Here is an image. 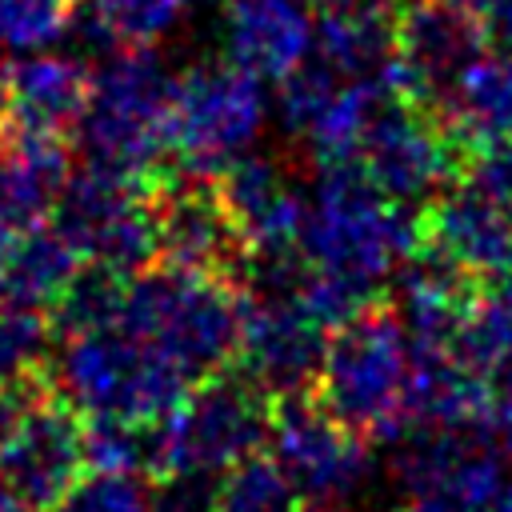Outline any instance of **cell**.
<instances>
[{
    "mask_svg": "<svg viewBox=\"0 0 512 512\" xmlns=\"http://www.w3.org/2000/svg\"><path fill=\"white\" fill-rule=\"evenodd\" d=\"M412 336L392 304H372L332 328L316 396L368 440H396L412 428Z\"/></svg>",
    "mask_w": 512,
    "mask_h": 512,
    "instance_id": "7a4b0ae2",
    "label": "cell"
},
{
    "mask_svg": "<svg viewBox=\"0 0 512 512\" xmlns=\"http://www.w3.org/2000/svg\"><path fill=\"white\" fill-rule=\"evenodd\" d=\"M268 120L260 76L236 60H196L176 76L172 92V156L184 176L216 180L252 152Z\"/></svg>",
    "mask_w": 512,
    "mask_h": 512,
    "instance_id": "52a82bcc",
    "label": "cell"
},
{
    "mask_svg": "<svg viewBox=\"0 0 512 512\" xmlns=\"http://www.w3.org/2000/svg\"><path fill=\"white\" fill-rule=\"evenodd\" d=\"M276 464L288 472L308 504H340L372 476V444L344 420H336L316 388L272 400L268 432Z\"/></svg>",
    "mask_w": 512,
    "mask_h": 512,
    "instance_id": "9c48e42d",
    "label": "cell"
},
{
    "mask_svg": "<svg viewBox=\"0 0 512 512\" xmlns=\"http://www.w3.org/2000/svg\"><path fill=\"white\" fill-rule=\"evenodd\" d=\"M488 284H492V296H496V300H504V304L512 308V264H508L500 276H492Z\"/></svg>",
    "mask_w": 512,
    "mask_h": 512,
    "instance_id": "74e56055",
    "label": "cell"
},
{
    "mask_svg": "<svg viewBox=\"0 0 512 512\" xmlns=\"http://www.w3.org/2000/svg\"><path fill=\"white\" fill-rule=\"evenodd\" d=\"M148 512H216V476L168 472L148 492Z\"/></svg>",
    "mask_w": 512,
    "mask_h": 512,
    "instance_id": "d6a6232c",
    "label": "cell"
},
{
    "mask_svg": "<svg viewBox=\"0 0 512 512\" xmlns=\"http://www.w3.org/2000/svg\"><path fill=\"white\" fill-rule=\"evenodd\" d=\"M84 468L152 472V424H132V420H116V416H88Z\"/></svg>",
    "mask_w": 512,
    "mask_h": 512,
    "instance_id": "83f0119b",
    "label": "cell"
},
{
    "mask_svg": "<svg viewBox=\"0 0 512 512\" xmlns=\"http://www.w3.org/2000/svg\"><path fill=\"white\" fill-rule=\"evenodd\" d=\"M504 208H508V216H512V192H508V196H504Z\"/></svg>",
    "mask_w": 512,
    "mask_h": 512,
    "instance_id": "b9f144b4",
    "label": "cell"
},
{
    "mask_svg": "<svg viewBox=\"0 0 512 512\" xmlns=\"http://www.w3.org/2000/svg\"><path fill=\"white\" fill-rule=\"evenodd\" d=\"M152 212H156V240L164 264L188 272H212L228 280L240 276L244 240L216 180L184 176V172L180 180H160L152 192Z\"/></svg>",
    "mask_w": 512,
    "mask_h": 512,
    "instance_id": "4fadbf2b",
    "label": "cell"
},
{
    "mask_svg": "<svg viewBox=\"0 0 512 512\" xmlns=\"http://www.w3.org/2000/svg\"><path fill=\"white\" fill-rule=\"evenodd\" d=\"M64 32H72V0H0V52H44Z\"/></svg>",
    "mask_w": 512,
    "mask_h": 512,
    "instance_id": "f1b7e54d",
    "label": "cell"
},
{
    "mask_svg": "<svg viewBox=\"0 0 512 512\" xmlns=\"http://www.w3.org/2000/svg\"><path fill=\"white\" fill-rule=\"evenodd\" d=\"M272 432V396L244 372H212L152 424V472L220 476Z\"/></svg>",
    "mask_w": 512,
    "mask_h": 512,
    "instance_id": "8992f818",
    "label": "cell"
},
{
    "mask_svg": "<svg viewBox=\"0 0 512 512\" xmlns=\"http://www.w3.org/2000/svg\"><path fill=\"white\" fill-rule=\"evenodd\" d=\"M388 96H396L388 80H344L336 96L328 100V108L320 112V120L304 136V148L312 152V160L316 164L356 160L360 140Z\"/></svg>",
    "mask_w": 512,
    "mask_h": 512,
    "instance_id": "603a6c76",
    "label": "cell"
},
{
    "mask_svg": "<svg viewBox=\"0 0 512 512\" xmlns=\"http://www.w3.org/2000/svg\"><path fill=\"white\" fill-rule=\"evenodd\" d=\"M128 280L132 276H124L108 264H96V260L80 264V272L68 280V288L48 308L52 332L64 340V336H84V332L120 324L124 300H128Z\"/></svg>",
    "mask_w": 512,
    "mask_h": 512,
    "instance_id": "d4e9b609",
    "label": "cell"
},
{
    "mask_svg": "<svg viewBox=\"0 0 512 512\" xmlns=\"http://www.w3.org/2000/svg\"><path fill=\"white\" fill-rule=\"evenodd\" d=\"M316 16L300 0H228L224 4V48L228 60L260 80H280L312 56Z\"/></svg>",
    "mask_w": 512,
    "mask_h": 512,
    "instance_id": "ac0fdd59",
    "label": "cell"
},
{
    "mask_svg": "<svg viewBox=\"0 0 512 512\" xmlns=\"http://www.w3.org/2000/svg\"><path fill=\"white\" fill-rule=\"evenodd\" d=\"M492 40L512 44V0H460Z\"/></svg>",
    "mask_w": 512,
    "mask_h": 512,
    "instance_id": "e575fe53",
    "label": "cell"
},
{
    "mask_svg": "<svg viewBox=\"0 0 512 512\" xmlns=\"http://www.w3.org/2000/svg\"><path fill=\"white\" fill-rule=\"evenodd\" d=\"M80 264H84L80 248L56 224L24 228L0 292L16 296L24 304H36V308H52V300L68 288V280L80 272Z\"/></svg>",
    "mask_w": 512,
    "mask_h": 512,
    "instance_id": "7402d4cb",
    "label": "cell"
},
{
    "mask_svg": "<svg viewBox=\"0 0 512 512\" xmlns=\"http://www.w3.org/2000/svg\"><path fill=\"white\" fill-rule=\"evenodd\" d=\"M184 4L188 0H88L76 32L96 48H152L180 24Z\"/></svg>",
    "mask_w": 512,
    "mask_h": 512,
    "instance_id": "cb8c5ba5",
    "label": "cell"
},
{
    "mask_svg": "<svg viewBox=\"0 0 512 512\" xmlns=\"http://www.w3.org/2000/svg\"><path fill=\"white\" fill-rule=\"evenodd\" d=\"M328 348V328L304 308L300 296H244L240 320V372L252 376L272 400L316 388Z\"/></svg>",
    "mask_w": 512,
    "mask_h": 512,
    "instance_id": "7c38bea8",
    "label": "cell"
},
{
    "mask_svg": "<svg viewBox=\"0 0 512 512\" xmlns=\"http://www.w3.org/2000/svg\"><path fill=\"white\" fill-rule=\"evenodd\" d=\"M484 388H488V416H492V432L496 440H504L512 448V336L508 344L484 364Z\"/></svg>",
    "mask_w": 512,
    "mask_h": 512,
    "instance_id": "836d02e7",
    "label": "cell"
},
{
    "mask_svg": "<svg viewBox=\"0 0 512 512\" xmlns=\"http://www.w3.org/2000/svg\"><path fill=\"white\" fill-rule=\"evenodd\" d=\"M492 512H512V480L504 484V492L496 496V504H492Z\"/></svg>",
    "mask_w": 512,
    "mask_h": 512,
    "instance_id": "f35d334b",
    "label": "cell"
},
{
    "mask_svg": "<svg viewBox=\"0 0 512 512\" xmlns=\"http://www.w3.org/2000/svg\"><path fill=\"white\" fill-rule=\"evenodd\" d=\"M80 468H84V424L60 392H52L28 416V424L0 448V480H8L44 508L60 500V492L80 476Z\"/></svg>",
    "mask_w": 512,
    "mask_h": 512,
    "instance_id": "2e32d148",
    "label": "cell"
},
{
    "mask_svg": "<svg viewBox=\"0 0 512 512\" xmlns=\"http://www.w3.org/2000/svg\"><path fill=\"white\" fill-rule=\"evenodd\" d=\"M312 52L344 80H388L396 60V16L388 0H324Z\"/></svg>",
    "mask_w": 512,
    "mask_h": 512,
    "instance_id": "ffe728a7",
    "label": "cell"
},
{
    "mask_svg": "<svg viewBox=\"0 0 512 512\" xmlns=\"http://www.w3.org/2000/svg\"><path fill=\"white\" fill-rule=\"evenodd\" d=\"M0 512H44V504H36L32 496H24L8 480H0Z\"/></svg>",
    "mask_w": 512,
    "mask_h": 512,
    "instance_id": "d590c367",
    "label": "cell"
},
{
    "mask_svg": "<svg viewBox=\"0 0 512 512\" xmlns=\"http://www.w3.org/2000/svg\"><path fill=\"white\" fill-rule=\"evenodd\" d=\"M52 392H56V388H52V376L40 372V368L0 380V448L28 424V416H32Z\"/></svg>",
    "mask_w": 512,
    "mask_h": 512,
    "instance_id": "1f68e13d",
    "label": "cell"
},
{
    "mask_svg": "<svg viewBox=\"0 0 512 512\" xmlns=\"http://www.w3.org/2000/svg\"><path fill=\"white\" fill-rule=\"evenodd\" d=\"M436 116L464 152L512 144V52H484L456 80Z\"/></svg>",
    "mask_w": 512,
    "mask_h": 512,
    "instance_id": "44dd1931",
    "label": "cell"
},
{
    "mask_svg": "<svg viewBox=\"0 0 512 512\" xmlns=\"http://www.w3.org/2000/svg\"><path fill=\"white\" fill-rule=\"evenodd\" d=\"M0 132H4V68H0Z\"/></svg>",
    "mask_w": 512,
    "mask_h": 512,
    "instance_id": "60d3db41",
    "label": "cell"
},
{
    "mask_svg": "<svg viewBox=\"0 0 512 512\" xmlns=\"http://www.w3.org/2000/svg\"><path fill=\"white\" fill-rule=\"evenodd\" d=\"M188 4H192V0H188Z\"/></svg>",
    "mask_w": 512,
    "mask_h": 512,
    "instance_id": "7bdbcfd3",
    "label": "cell"
},
{
    "mask_svg": "<svg viewBox=\"0 0 512 512\" xmlns=\"http://www.w3.org/2000/svg\"><path fill=\"white\" fill-rule=\"evenodd\" d=\"M156 184L160 180L84 164L80 172H72L48 224H56L80 248V256L108 264L124 276H140L160 256L152 212Z\"/></svg>",
    "mask_w": 512,
    "mask_h": 512,
    "instance_id": "ba28073f",
    "label": "cell"
},
{
    "mask_svg": "<svg viewBox=\"0 0 512 512\" xmlns=\"http://www.w3.org/2000/svg\"><path fill=\"white\" fill-rule=\"evenodd\" d=\"M72 180V160L60 136L40 132H0V220L12 228H40L52 220L64 188Z\"/></svg>",
    "mask_w": 512,
    "mask_h": 512,
    "instance_id": "d6986e66",
    "label": "cell"
},
{
    "mask_svg": "<svg viewBox=\"0 0 512 512\" xmlns=\"http://www.w3.org/2000/svg\"><path fill=\"white\" fill-rule=\"evenodd\" d=\"M416 248L420 216L408 204L384 196L356 160L320 164L300 236L308 260L300 300L328 332L380 304Z\"/></svg>",
    "mask_w": 512,
    "mask_h": 512,
    "instance_id": "6da1fadb",
    "label": "cell"
},
{
    "mask_svg": "<svg viewBox=\"0 0 512 512\" xmlns=\"http://www.w3.org/2000/svg\"><path fill=\"white\" fill-rule=\"evenodd\" d=\"M300 492L276 456H244L216 476V512H300Z\"/></svg>",
    "mask_w": 512,
    "mask_h": 512,
    "instance_id": "484cf974",
    "label": "cell"
},
{
    "mask_svg": "<svg viewBox=\"0 0 512 512\" xmlns=\"http://www.w3.org/2000/svg\"><path fill=\"white\" fill-rule=\"evenodd\" d=\"M216 188L240 228L244 256L300 248L304 220H308V196L296 192V184L272 156H260V152L240 156L216 176Z\"/></svg>",
    "mask_w": 512,
    "mask_h": 512,
    "instance_id": "9a60e30c",
    "label": "cell"
},
{
    "mask_svg": "<svg viewBox=\"0 0 512 512\" xmlns=\"http://www.w3.org/2000/svg\"><path fill=\"white\" fill-rule=\"evenodd\" d=\"M420 248L488 284L512 264V216L496 196L456 176L424 204Z\"/></svg>",
    "mask_w": 512,
    "mask_h": 512,
    "instance_id": "5bb4252c",
    "label": "cell"
},
{
    "mask_svg": "<svg viewBox=\"0 0 512 512\" xmlns=\"http://www.w3.org/2000/svg\"><path fill=\"white\" fill-rule=\"evenodd\" d=\"M276 84H280V88H276V120H280V128H284L288 136L304 140L308 128H312V124L320 120V112L328 108V100L336 96V88L344 84V76L332 72L320 56H308V60H300L292 72H284Z\"/></svg>",
    "mask_w": 512,
    "mask_h": 512,
    "instance_id": "4316f807",
    "label": "cell"
},
{
    "mask_svg": "<svg viewBox=\"0 0 512 512\" xmlns=\"http://www.w3.org/2000/svg\"><path fill=\"white\" fill-rule=\"evenodd\" d=\"M396 60L388 84L396 96L440 108L456 80L488 52L492 36L460 0H396Z\"/></svg>",
    "mask_w": 512,
    "mask_h": 512,
    "instance_id": "8fae6325",
    "label": "cell"
},
{
    "mask_svg": "<svg viewBox=\"0 0 512 512\" xmlns=\"http://www.w3.org/2000/svg\"><path fill=\"white\" fill-rule=\"evenodd\" d=\"M52 388L84 416H116L132 424L164 420L192 380L148 340L112 324L84 336H64L52 360Z\"/></svg>",
    "mask_w": 512,
    "mask_h": 512,
    "instance_id": "5b68a950",
    "label": "cell"
},
{
    "mask_svg": "<svg viewBox=\"0 0 512 512\" xmlns=\"http://www.w3.org/2000/svg\"><path fill=\"white\" fill-rule=\"evenodd\" d=\"M16 240H20V228H12V224L0 220V288H4V276H8V264H12V252H16Z\"/></svg>",
    "mask_w": 512,
    "mask_h": 512,
    "instance_id": "8d00e7d4",
    "label": "cell"
},
{
    "mask_svg": "<svg viewBox=\"0 0 512 512\" xmlns=\"http://www.w3.org/2000/svg\"><path fill=\"white\" fill-rule=\"evenodd\" d=\"M464 156L468 152L432 108L388 96L360 140L356 164L384 196L400 204H428L460 176Z\"/></svg>",
    "mask_w": 512,
    "mask_h": 512,
    "instance_id": "30bf717a",
    "label": "cell"
},
{
    "mask_svg": "<svg viewBox=\"0 0 512 512\" xmlns=\"http://www.w3.org/2000/svg\"><path fill=\"white\" fill-rule=\"evenodd\" d=\"M240 320L244 296L236 280L160 264L128 280L120 328L148 340L196 384L228 368L240 348Z\"/></svg>",
    "mask_w": 512,
    "mask_h": 512,
    "instance_id": "3957f363",
    "label": "cell"
},
{
    "mask_svg": "<svg viewBox=\"0 0 512 512\" xmlns=\"http://www.w3.org/2000/svg\"><path fill=\"white\" fill-rule=\"evenodd\" d=\"M92 96V72L80 56L28 52L4 68V128L64 136L76 132Z\"/></svg>",
    "mask_w": 512,
    "mask_h": 512,
    "instance_id": "e0dca14e",
    "label": "cell"
},
{
    "mask_svg": "<svg viewBox=\"0 0 512 512\" xmlns=\"http://www.w3.org/2000/svg\"><path fill=\"white\" fill-rule=\"evenodd\" d=\"M300 512H348L344 504H308V508H300Z\"/></svg>",
    "mask_w": 512,
    "mask_h": 512,
    "instance_id": "ab89813d",
    "label": "cell"
},
{
    "mask_svg": "<svg viewBox=\"0 0 512 512\" xmlns=\"http://www.w3.org/2000/svg\"><path fill=\"white\" fill-rule=\"evenodd\" d=\"M52 336L56 332H52V320L44 308L0 292V380L32 372L44 360Z\"/></svg>",
    "mask_w": 512,
    "mask_h": 512,
    "instance_id": "f546056e",
    "label": "cell"
},
{
    "mask_svg": "<svg viewBox=\"0 0 512 512\" xmlns=\"http://www.w3.org/2000/svg\"><path fill=\"white\" fill-rule=\"evenodd\" d=\"M172 92L176 76L152 48H112L92 72V96L76 124L84 164L160 180V160L172 152Z\"/></svg>",
    "mask_w": 512,
    "mask_h": 512,
    "instance_id": "277c9868",
    "label": "cell"
},
{
    "mask_svg": "<svg viewBox=\"0 0 512 512\" xmlns=\"http://www.w3.org/2000/svg\"><path fill=\"white\" fill-rule=\"evenodd\" d=\"M148 492L140 472L88 468L60 492L52 512H148Z\"/></svg>",
    "mask_w": 512,
    "mask_h": 512,
    "instance_id": "4dcf8cb0",
    "label": "cell"
}]
</instances>
